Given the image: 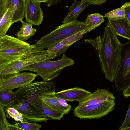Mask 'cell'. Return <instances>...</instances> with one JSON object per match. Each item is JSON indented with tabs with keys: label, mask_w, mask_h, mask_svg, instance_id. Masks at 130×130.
<instances>
[{
	"label": "cell",
	"mask_w": 130,
	"mask_h": 130,
	"mask_svg": "<svg viewBox=\"0 0 130 130\" xmlns=\"http://www.w3.org/2000/svg\"><path fill=\"white\" fill-rule=\"evenodd\" d=\"M83 43L90 44L94 48L105 78L110 82H114L120 62L122 43L109 21L102 36L85 39Z\"/></svg>",
	"instance_id": "6da1fadb"
},
{
	"label": "cell",
	"mask_w": 130,
	"mask_h": 130,
	"mask_svg": "<svg viewBox=\"0 0 130 130\" xmlns=\"http://www.w3.org/2000/svg\"><path fill=\"white\" fill-rule=\"evenodd\" d=\"M57 56L54 52L45 50L35 44L31 45L30 48L17 59L0 68V76L19 72L30 65L50 60Z\"/></svg>",
	"instance_id": "7a4b0ae2"
},
{
	"label": "cell",
	"mask_w": 130,
	"mask_h": 130,
	"mask_svg": "<svg viewBox=\"0 0 130 130\" xmlns=\"http://www.w3.org/2000/svg\"><path fill=\"white\" fill-rule=\"evenodd\" d=\"M86 30L88 29L84 22L76 19L63 23L50 33L43 36L34 44L48 49L66 38Z\"/></svg>",
	"instance_id": "3957f363"
},
{
	"label": "cell",
	"mask_w": 130,
	"mask_h": 130,
	"mask_svg": "<svg viewBox=\"0 0 130 130\" xmlns=\"http://www.w3.org/2000/svg\"><path fill=\"white\" fill-rule=\"evenodd\" d=\"M56 88L54 81L43 80L32 83L17 89L15 92L16 98L9 105L19 103H35L41 96L55 92Z\"/></svg>",
	"instance_id": "277c9868"
},
{
	"label": "cell",
	"mask_w": 130,
	"mask_h": 130,
	"mask_svg": "<svg viewBox=\"0 0 130 130\" xmlns=\"http://www.w3.org/2000/svg\"><path fill=\"white\" fill-rule=\"evenodd\" d=\"M74 63L73 60L67 57L63 54L60 60L37 63L25 67L20 70L19 72L23 71L34 72L42 77L43 80L48 81L57 77L64 68L73 65Z\"/></svg>",
	"instance_id": "5b68a950"
},
{
	"label": "cell",
	"mask_w": 130,
	"mask_h": 130,
	"mask_svg": "<svg viewBox=\"0 0 130 130\" xmlns=\"http://www.w3.org/2000/svg\"><path fill=\"white\" fill-rule=\"evenodd\" d=\"M30 46L27 42L10 35L0 38V68L17 59Z\"/></svg>",
	"instance_id": "8992f818"
},
{
	"label": "cell",
	"mask_w": 130,
	"mask_h": 130,
	"mask_svg": "<svg viewBox=\"0 0 130 130\" xmlns=\"http://www.w3.org/2000/svg\"><path fill=\"white\" fill-rule=\"evenodd\" d=\"M115 100H107L81 107H75L73 114L82 119H99L108 115L115 108Z\"/></svg>",
	"instance_id": "52a82bcc"
},
{
	"label": "cell",
	"mask_w": 130,
	"mask_h": 130,
	"mask_svg": "<svg viewBox=\"0 0 130 130\" xmlns=\"http://www.w3.org/2000/svg\"><path fill=\"white\" fill-rule=\"evenodd\" d=\"M130 67V40L122 44L119 67L114 82L117 90L123 91L128 86L127 77Z\"/></svg>",
	"instance_id": "ba28073f"
},
{
	"label": "cell",
	"mask_w": 130,
	"mask_h": 130,
	"mask_svg": "<svg viewBox=\"0 0 130 130\" xmlns=\"http://www.w3.org/2000/svg\"><path fill=\"white\" fill-rule=\"evenodd\" d=\"M38 75L32 72H19L0 76V91L12 90L25 86L32 83Z\"/></svg>",
	"instance_id": "9c48e42d"
},
{
	"label": "cell",
	"mask_w": 130,
	"mask_h": 130,
	"mask_svg": "<svg viewBox=\"0 0 130 130\" xmlns=\"http://www.w3.org/2000/svg\"><path fill=\"white\" fill-rule=\"evenodd\" d=\"M10 107L15 108L22 114L24 121L31 123L46 122L49 120H52L36 103H19L9 105L4 108L5 109Z\"/></svg>",
	"instance_id": "30bf717a"
},
{
	"label": "cell",
	"mask_w": 130,
	"mask_h": 130,
	"mask_svg": "<svg viewBox=\"0 0 130 130\" xmlns=\"http://www.w3.org/2000/svg\"><path fill=\"white\" fill-rule=\"evenodd\" d=\"M40 3L35 0H25V16L26 22L36 26L41 24L43 16Z\"/></svg>",
	"instance_id": "8fae6325"
},
{
	"label": "cell",
	"mask_w": 130,
	"mask_h": 130,
	"mask_svg": "<svg viewBox=\"0 0 130 130\" xmlns=\"http://www.w3.org/2000/svg\"><path fill=\"white\" fill-rule=\"evenodd\" d=\"M115 99L113 94L108 90L104 89H98L93 93H91L79 102L77 106L83 107L107 100H115Z\"/></svg>",
	"instance_id": "7c38bea8"
},
{
	"label": "cell",
	"mask_w": 130,
	"mask_h": 130,
	"mask_svg": "<svg viewBox=\"0 0 130 130\" xmlns=\"http://www.w3.org/2000/svg\"><path fill=\"white\" fill-rule=\"evenodd\" d=\"M88 30H83L71 36L47 49L48 51L55 52L57 56L64 53L75 42L82 39L84 35L88 33Z\"/></svg>",
	"instance_id": "4fadbf2b"
},
{
	"label": "cell",
	"mask_w": 130,
	"mask_h": 130,
	"mask_svg": "<svg viewBox=\"0 0 130 130\" xmlns=\"http://www.w3.org/2000/svg\"><path fill=\"white\" fill-rule=\"evenodd\" d=\"M91 93L89 91L78 87L64 90L58 92H55V95L66 101H77L80 102Z\"/></svg>",
	"instance_id": "5bb4252c"
},
{
	"label": "cell",
	"mask_w": 130,
	"mask_h": 130,
	"mask_svg": "<svg viewBox=\"0 0 130 130\" xmlns=\"http://www.w3.org/2000/svg\"><path fill=\"white\" fill-rule=\"evenodd\" d=\"M108 20L117 35L130 40V23L126 17L118 19Z\"/></svg>",
	"instance_id": "9a60e30c"
},
{
	"label": "cell",
	"mask_w": 130,
	"mask_h": 130,
	"mask_svg": "<svg viewBox=\"0 0 130 130\" xmlns=\"http://www.w3.org/2000/svg\"><path fill=\"white\" fill-rule=\"evenodd\" d=\"M91 4V1H81L75 0L69 8L68 13L64 18L62 23H64L76 20L82 11Z\"/></svg>",
	"instance_id": "2e32d148"
},
{
	"label": "cell",
	"mask_w": 130,
	"mask_h": 130,
	"mask_svg": "<svg viewBox=\"0 0 130 130\" xmlns=\"http://www.w3.org/2000/svg\"><path fill=\"white\" fill-rule=\"evenodd\" d=\"M7 8L12 12L13 23L22 20L25 15V0H7Z\"/></svg>",
	"instance_id": "e0dca14e"
},
{
	"label": "cell",
	"mask_w": 130,
	"mask_h": 130,
	"mask_svg": "<svg viewBox=\"0 0 130 130\" xmlns=\"http://www.w3.org/2000/svg\"><path fill=\"white\" fill-rule=\"evenodd\" d=\"M55 93L42 96L40 99L42 102L53 110L65 115L68 114L71 109L63 106L59 102L55 95Z\"/></svg>",
	"instance_id": "ac0fdd59"
},
{
	"label": "cell",
	"mask_w": 130,
	"mask_h": 130,
	"mask_svg": "<svg viewBox=\"0 0 130 130\" xmlns=\"http://www.w3.org/2000/svg\"><path fill=\"white\" fill-rule=\"evenodd\" d=\"M20 21L22 24L21 27L15 35L18 39L25 41L34 36L37 31L32 27L33 24L31 23L25 22L22 20Z\"/></svg>",
	"instance_id": "d6986e66"
},
{
	"label": "cell",
	"mask_w": 130,
	"mask_h": 130,
	"mask_svg": "<svg viewBox=\"0 0 130 130\" xmlns=\"http://www.w3.org/2000/svg\"><path fill=\"white\" fill-rule=\"evenodd\" d=\"M104 17L99 13L88 14L84 22L88 32L100 26L104 21Z\"/></svg>",
	"instance_id": "ffe728a7"
},
{
	"label": "cell",
	"mask_w": 130,
	"mask_h": 130,
	"mask_svg": "<svg viewBox=\"0 0 130 130\" xmlns=\"http://www.w3.org/2000/svg\"><path fill=\"white\" fill-rule=\"evenodd\" d=\"M0 38L6 35V33L13 23L12 14L11 9L8 8L6 13L0 18Z\"/></svg>",
	"instance_id": "44dd1931"
},
{
	"label": "cell",
	"mask_w": 130,
	"mask_h": 130,
	"mask_svg": "<svg viewBox=\"0 0 130 130\" xmlns=\"http://www.w3.org/2000/svg\"><path fill=\"white\" fill-rule=\"evenodd\" d=\"M16 97L15 92L12 90L0 91V105L4 108L10 105Z\"/></svg>",
	"instance_id": "7402d4cb"
},
{
	"label": "cell",
	"mask_w": 130,
	"mask_h": 130,
	"mask_svg": "<svg viewBox=\"0 0 130 130\" xmlns=\"http://www.w3.org/2000/svg\"><path fill=\"white\" fill-rule=\"evenodd\" d=\"M39 106L44 113L52 120H60L65 115L64 114L56 111L51 109L41 101L40 99L35 103Z\"/></svg>",
	"instance_id": "603a6c76"
},
{
	"label": "cell",
	"mask_w": 130,
	"mask_h": 130,
	"mask_svg": "<svg viewBox=\"0 0 130 130\" xmlns=\"http://www.w3.org/2000/svg\"><path fill=\"white\" fill-rule=\"evenodd\" d=\"M105 17L107 19L116 20L125 17L124 7L122 5L120 8L113 10L106 14Z\"/></svg>",
	"instance_id": "cb8c5ba5"
},
{
	"label": "cell",
	"mask_w": 130,
	"mask_h": 130,
	"mask_svg": "<svg viewBox=\"0 0 130 130\" xmlns=\"http://www.w3.org/2000/svg\"><path fill=\"white\" fill-rule=\"evenodd\" d=\"M14 124L18 127L25 130H39L41 129V125L34 123L23 121L19 123L14 122Z\"/></svg>",
	"instance_id": "d4e9b609"
},
{
	"label": "cell",
	"mask_w": 130,
	"mask_h": 130,
	"mask_svg": "<svg viewBox=\"0 0 130 130\" xmlns=\"http://www.w3.org/2000/svg\"><path fill=\"white\" fill-rule=\"evenodd\" d=\"M5 111L7 112L10 117L13 119L17 122L24 121L22 114L15 108L12 107H9L5 109Z\"/></svg>",
	"instance_id": "484cf974"
},
{
	"label": "cell",
	"mask_w": 130,
	"mask_h": 130,
	"mask_svg": "<svg viewBox=\"0 0 130 130\" xmlns=\"http://www.w3.org/2000/svg\"><path fill=\"white\" fill-rule=\"evenodd\" d=\"M4 107L0 105V130H9V122L6 119Z\"/></svg>",
	"instance_id": "4316f807"
},
{
	"label": "cell",
	"mask_w": 130,
	"mask_h": 130,
	"mask_svg": "<svg viewBox=\"0 0 130 130\" xmlns=\"http://www.w3.org/2000/svg\"><path fill=\"white\" fill-rule=\"evenodd\" d=\"M130 126V103L128 109L126 114L124 120L121 126L119 127V130H123V129L129 126Z\"/></svg>",
	"instance_id": "83f0119b"
},
{
	"label": "cell",
	"mask_w": 130,
	"mask_h": 130,
	"mask_svg": "<svg viewBox=\"0 0 130 130\" xmlns=\"http://www.w3.org/2000/svg\"><path fill=\"white\" fill-rule=\"evenodd\" d=\"M7 0H0V18L2 17L7 10Z\"/></svg>",
	"instance_id": "f1b7e54d"
},
{
	"label": "cell",
	"mask_w": 130,
	"mask_h": 130,
	"mask_svg": "<svg viewBox=\"0 0 130 130\" xmlns=\"http://www.w3.org/2000/svg\"><path fill=\"white\" fill-rule=\"evenodd\" d=\"M125 10V17L130 23V2L123 5Z\"/></svg>",
	"instance_id": "f546056e"
},
{
	"label": "cell",
	"mask_w": 130,
	"mask_h": 130,
	"mask_svg": "<svg viewBox=\"0 0 130 130\" xmlns=\"http://www.w3.org/2000/svg\"><path fill=\"white\" fill-rule=\"evenodd\" d=\"M57 98L59 102L63 106L71 109V106L70 104L67 103L66 100L63 99Z\"/></svg>",
	"instance_id": "4dcf8cb0"
},
{
	"label": "cell",
	"mask_w": 130,
	"mask_h": 130,
	"mask_svg": "<svg viewBox=\"0 0 130 130\" xmlns=\"http://www.w3.org/2000/svg\"><path fill=\"white\" fill-rule=\"evenodd\" d=\"M123 94L124 98L130 97V85L123 91Z\"/></svg>",
	"instance_id": "1f68e13d"
},
{
	"label": "cell",
	"mask_w": 130,
	"mask_h": 130,
	"mask_svg": "<svg viewBox=\"0 0 130 130\" xmlns=\"http://www.w3.org/2000/svg\"><path fill=\"white\" fill-rule=\"evenodd\" d=\"M107 0H91L92 4L94 5H101L102 4L105 2Z\"/></svg>",
	"instance_id": "d6a6232c"
},
{
	"label": "cell",
	"mask_w": 130,
	"mask_h": 130,
	"mask_svg": "<svg viewBox=\"0 0 130 130\" xmlns=\"http://www.w3.org/2000/svg\"><path fill=\"white\" fill-rule=\"evenodd\" d=\"M8 127L9 130H22L23 129L20 128L15 125H12L10 124L9 123H8Z\"/></svg>",
	"instance_id": "836d02e7"
},
{
	"label": "cell",
	"mask_w": 130,
	"mask_h": 130,
	"mask_svg": "<svg viewBox=\"0 0 130 130\" xmlns=\"http://www.w3.org/2000/svg\"><path fill=\"white\" fill-rule=\"evenodd\" d=\"M127 80L129 86L130 85V67H129L128 73Z\"/></svg>",
	"instance_id": "e575fe53"
},
{
	"label": "cell",
	"mask_w": 130,
	"mask_h": 130,
	"mask_svg": "<svg viewBox=\"0 0 130 130\" xmlns=\"http://www.w3.org/2000/svg\"><path fill=\"white\" fill-rule=\"evenodd\" d=\"M36 1L40 2V3L41 2H47L49 0H35Z\"/></svg>",
	"instance_id": "d590c367"
},
{
	"label": "cell",
	"mask_w": 130,
	"mask_h": 130,
	"mask_svg": "<svg viewBox=\"0 0 130 130\" xmlns=\"http://www.w3.org/2000/svg\"><path fill=\"white\" fill-rule=\"evenodd\" d=\"M123 130H130V126L124 128Z\"/></svg>",
	"instance_id": "8d00e7d4"
},
{
	"label": "cell",
	"mask_w": 130,
	"mask_h": 130,
	"mask_svg": "<svg viewBox=\"0 0 130 130\" xmlns=\"http://www.w3.org/2000/svg\"><path fill=\"white\" fill-rule=\"evenodd\" d=\"M91 1V0H81V1Z\"/></svg>",
	"instance_id": "74e56055"
},
{
	"label": "cell",
	"mask_w": 130,
	"mask_h": 130,
	"mask_svg": "<svg viewBox=\"0 0 130 130\" xmlns=\"http://www.w3.org/2000/svg\"><path fill=\"white\" fill-rule=\"evenodd\" d=\"M58 0L59 1H61V0Z\"/></svg>",
	"instance_id": "f35d334b"
},
{
	"label": "cell",
	"mask_w": 130,
	"mask_h": 130,
	"mask_svg": "<svg viewBox=\"0 0 130 130\" xmlns=\"http://www.w3.org/2000/svg\"></svg>",
	"instance_id": "ab89813d"
}]
</instances>
